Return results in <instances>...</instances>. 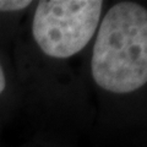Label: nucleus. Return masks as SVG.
Returning <instances> with one entry per match:
<instances>
[{"instance_id": "nucleus-1", "label": "nucleus", "mask_w": 147, "mask_h": 147, "mask_svg": "<svg viewBox=\"0 0 147 147\" xmlns=\"http://www.w3.org/2000/svg\"><path fill=\"white\" fill-rule=\"evenodd\" d=\"M92 77L113 93H130L147 84V10L121 1L104 15L91 59Z\"/></svg>"}, {"instance_id": "nucleus-2", "label": "nucleus", "mask_w": 147, "mask_h": 147, "mask_svg": "<svg viewBox=\"0 0 147 147\" xmlns=\"http://www.w3.org/2000/svg\"><path fill=\"white\" fill-rule=\"evenodd\" d=\"M100 0H43L32 20V36L50 58L66 59L77 54L92 39L98 27Z\"/></svg>"}, {"instance_id": "nucleus-3", "label": "nucleus", "mask_w": 147, "mask_h": 147, "mask_svg": "<svg viewBox=\"0 0 147 147\" xmlns=\"http://www.w3.org/2000/svg\"><path fill=\"white\" fill-rule=\"evenodd\" d=\"M32 4L30 0H0V12H16L25 10Z\"/></svg>"}, {"instance_id": "nucleus-4", "label": "nucleus", "mask_w": 147, "mask_h": 147, "mask_svg": "<svg viewBox=\"0 0 147 147\" xmlns=\"http://www.w3.org/2000/svg\"><path fill=\"white\" fill-rule=\"evenodd\" d=\"M6 86H7L6 74H5V70H4L1 61H0V97H1L4 94V92L6 91Z\"/></svg>"}]
</instances>
